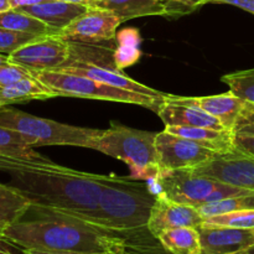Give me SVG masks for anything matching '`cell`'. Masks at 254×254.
<instances>
[{"label": "cell", "instance_id": "d4e9b609", "mask_svg": "<svg viewBox=\"0 0 254 254\" xmlns=\"http://www.w3.org/2000/svg\"><path fill=\"white\" fill-rule=\"evenodd\" d=\"M0 156L27 160L45 159L34 150V146L21 134L4 127H0Z\"/></svg>", "mask_w": 254, "mask_h": 254}, {"label": "cell", "instance_id": "4fadbf2b", "mask_svg": "<svg viewBox=\"0 0 254 254\" xmlns=\"http://www.w3.org/2000/svg\"><path fill=\"white\" fill-rule=\"evenodd\" d=\"M198 228L202 254H245L254 247V228L202 225Z\"/></svg>", "mask_w": 254, "mask_h": 254}, {"label": "cell", "instance_id": "836d02e7", "mask_svg": "<svg viewBox=\"0 0 254 254\" xmlns=\"http://www.w3.org/2000/svg\"><path fill=\"white\" fill-rule=\"evenodd\" d=\"M24 254H116L111 252H71V251H39L22 250Z\"/></svg>", "mask_w": 254, "mask_h": 254}, {"label": "cell", "instance_id": "d6a6232c", "mask_svg": "<svg viewBox=\"0 0 254 254\" xmlns=\"http://www.w3.org/2000/svg\"><path fill=\"white\" fill-rule=\"evenodd\" d=\"M235 144H236V148L240 149L241 151L254 156V136L253 135H241V134H236Z\"/></svg>", "mask_w": 254, "mask_h": 254}, {"label": "cell", "instance_id": "d6986e66", "mask_svg": "<svg viewBox=\"0 0 254 254\" xmlns=\"http://www.w3.org/2000/svg\"><path fill=\"white\" fill-rule=\"evenodd\" d=\"M165 131L189 139L217 154H226L236 149L235 135L230 130H217V129L203 128V127H180L166 126Z\"/></svg>", "mask_w": 254, "mask_h": 254}, {"label": "cell", "instance_id": "f1b7e54d", "mask_svg": "<svg viewBox=\"0 0 254 254\" xmlns=\"http://www.w3.org/2000/svg\"><path fill=\"white\" fill-rule=\"evenodd\" d=\"M44 36V35H41ZM37 35L25 34V32H16L11 30H6L0 27V54L10 55L24 45L36 40Z\"/></svg>", "mask_w": 254, "mask_h": 254}, {"label": "cell", "instance_id": "6da1fadb", "mask_svg": "<svg viewBox=\"0 0 254 254\" xmlns=\"http://www.w3.org/2000/svg\"><path fill=\"white\" fill-rule=\"evenodd\" d=\"M0 170L9 174L10 185L31 201V206L82 218L97 207L107 175L84 173L57 165L50 159L2 158Z\"/></svg>", "mask_w": 254, "mask_h": 254}, {"label": "cell", "instance_id": "60d3db41", "mask_svg": "<svg viewBox=\"0 0 254 254\" xmlns=\"http://www.w3.org/2000/svg\"><path fill=\"white\" fill-rule=\"evenodd\" d=\"M245 254H254V247L252 248V250H250L247 253H245Z\"/></svg>", "mask_w": 254, "mask_h": 254}, {"label": "cell", "instance_id": "5bb4252c", "mask_svg": "<svg viewBox=\"0 0 254 254\" xmlns=\"http://www.w3.org/2000/svg\"><path fill=\"white\" fill-rule=\"evenodd\" d=\"M165 99L174 103L196 107L210 116L215 117L222 123L226 130L233 131V133H235L238 117L246 103L245 99L240 98L231 91L208 97H180L168 94Z\"/></svg>", "mask_w": 254, "mask_h": 254}, {"label": "cell", "instance_id": "83f0119b", "mask_svg": "<svg viewBox=\"0 0 254 254\" xmlns=\"http://www.w3.org/2000/svg\"><path fill=\"white\" fill-rule=\"evenodd\" d=\"M205 225L233 228H254V210H241L207 217Z\"/></svg>", "mask_w": 254, "mask_h": 254}, {"label": "cell", "instance_id": "d590c367", "mask_svg": "<svg viewBox=\"0 0 254 254\" xmlns=\"http://www.w3.org/2000/svg\"><path fill=\"white\" fill-rule=\"evenodd\" d=\"M15 247H17V246L7 242V241L0 240V254H17L14 251Z\"/></svg>", "mask_w": 254, "mask_h": 254}, {"label": "cell", "instance_id": "f35d334b", "mask_svg": "<svg viewBox=\"0 0 254 254\" xmlns=\"http://www.w3.org/2000/svg\"><path fill=\"white\" fill-rule=\"evenodd\" d=\"M7 61H9V59H7V56H6V55H2V54H0V64H6Z\"/></svg>", "mask_w": 254, "mask_h": 254}, {"label": "cell", "instance_id": "ac0fdd59", "mask_svg": "<svg viewBox=\"0 0 254 254\" xmlns=\"http://www.w3.org/2000/svg\"><path fill=\"white\" fill-rule=\"evenodd\" d=\"M156 113L160 117L165 127H203V128L217 129V130H226L218 119L192 106L174 103L165 99L164 104L158 109Z\"/></svg>", "mask_w": 254, "mask_h": 254}, {"label": "cell", "instance_id": "4dcf8cb0", "mask_svg": "<svg viewBox=\"0 0 254 254\" xmlns=\"http://www.w3.org/2000/svg\"><path fill=\"white\" fill-rule=\"evenodd\" d=\"M235 134L254 136V103L246 102L235 127Z\"/></svg>", "mask_w": 254, "mask_h": 254}, {"label": "cell", "instance_id": "1f68e13d", "mask_svg": "<svg viewBox=\"0 0 254 254\" xmlns=\"http://www.w3.org/2000/svg\"><path fill=\"white\" fill-rule=\"evenodd\" d=\"M205 4H227L237 6L240 9L246 10V11L251 12L254 15V0H197L193 2V6L198 7L201 5Z\"/></svg>", "mask_w": 254, "mask_h": 254}, {"label": "cell", "instance_id": "3957f363", "mask_svg": "<svg viewBox=\"0 0 254 254\" xmlns=\"http://www.w3.org/2000/svg\"><path fill=\"white\" fill-rule=\"evenodd\" d=\"M156 197L151 184L107 175L97 207L81 220L118 233L146 228Z\"/></svg>", "mask_w": 254, "mask_h": 254}, {"label": "cell", "instance_id": "7a4b0ae2", "mask_svg": "<svg viewBox=\"0 0 254 254\" xmlns=\"http://www.w3.org/2000/svg\"><path fill=\"white\" fill-rule=\"evenodd\" d=\"M27 213L31 217L24 216L4 235L5 241L21 250L126 254V240L118 232L36 206H31Z\"/></svg>", "mask_w": 254, "mask_h": 254}, {"label": "cell", "instance_id": "44dd1931", "mask_svg": "<svg viewBox=\"0 0 254 254\" xmlns=\"http://www.w3.org/2000/svg\"><path fill=\"white\" fill-rule=\"evenodd\" d=\"M31 205V201L14 186L0 184V240L5 241V231L21 220Z\"/></svg>", "mask_w": 254, "mask_h": 254}, {"label": "cell", "instance_id": "5b68a950", "mask_svg": "<svg viewBox=\"0 0 254 254\" xmlns=\"http://www.w3.org/2000/svg\"><path fill=\"white\" fill-rule=\"evenodd\" d=\"M0 127L21 134L32 146L66 145L93 149L102 129L82 128L35 117L15 108H0Z\"/></svg>", "mask_w": 254, "mask_h": 254}, {"label": "cell", "instance_id": "8d00e7d4", "mask_svg": "<svg viewBox=\"0 0 254 254\" xmlns=\"http://www.w3.org/2000/svg\"><path fill=\"white\" fill-rule=\"evenodd\" d=\"M11 1L10 0H0V12H5L7 10H11Z\"/></svg>", "mask_w": 254, "mask_h": 254}, {"label": "cell", "instance_id": "7402d4cb", "mask_svg": "<svg viewBox=\"0 0 254 254\" xmlns=\"http://www.w3.org/2000/svg\"><path fill=\"white\" fill-rule=\"evenodd\" d=\"M159 242L171 254H202L198 228L180 227L164 231Z\"/></svg>", "mask_w": 254, "mask_h": 254}, {"label": "cell", "instance_id": "9a60e30c", "mask_svg": "<svg viewBox=\"0 0 254 254\" xmlns=\"http://www.w3.org/2000/svg\"><path fill=\"white\" fill-rule=\"evenodd\" d=\"M62 72H68V73L78 74V76L89 77L96 81L103 82L109 86L117 87V88L126 89V91L136 92V93L146 94V96L154 97H165L166 93L159 92L151 87L145 86L138 81H134L133 78L128 77L127 74L122 73V71L117 69L116 67H104L102 64H97L94 62L81 60V61H69L64 67L59 69Z\"/></svg>", "mask_w": 254, "mask_h": 254}, {"label": "cell", "instance_id": "4316f807", "mask_svg": "<svg viewBox=\"0 0 254 254\" xmlns=\"http://www.w3.org/2000/svg\"><path fill=\"white\" fill-rule=\"evenodd\" d=\"M230 91L246 102L254 103V68L225 74L222 77Z\"/></svg>", "mask_w": 254, "mask_h": 254}, {"label": "cell", "instance_id": "7c38bea8", "mask_svg": "<svg viewBox=\"0 0 254 254\" xmlns=\"http://www.w3.org/2000/svg\"><path fill=\"white\" fill-rule=\"evenodd\" d=\"M205 218L198 208L186 203L170 200L163 193H158L151 210L146 230L151 236L158 238L164 231L180 227H200Z\"/></svg>", "mask_w": 254, "mask_h": 254}, {"label": "cell", "instance_id": "603a6c76", "mask_svg": "<svg viewBox=\"0 0 254 254\" xmlns=\"http://www.w3.org/2000/svg\"><path fill=\"white\" fill-rule=\"evenodd\" d=\"M116 40L117 47L113 50V62L117 69L122 71L140 60V32L138 29L128 27L117 32Z\"/></svg>", "mask_w": 254, "mask_h": 254}, {"label": "cell", "instance_id": "74e56055", "mask_svg": "<svg viewBox=\"0 0 254 254\" xmlns=\"http://www.w3.org/2000/svg\"><path fill=\"white\" fill-rule=\"evenodd\" d=\"M61 1H69V2H79V4H86L88 5V2L91 0H61Z\"/></svg>", "mask_w": 254, "mask_h": 254}, {"label": "cell", "instance_id": "30bf717a", "mask_svg": "<svg viewBox=\"0 0 254 254\" xmlns=\"http://www.w3.org/2000/svg\"><path fill=\"white\" fill-rule=\"evenodd\" d=\"M122 22L121 17L111 10L88 6L84 14L73 20L59 35L76 44H98L116 39L117 29Z\"/></svg>", "mask_w": 254, "mask_h": 254}, {"label": "cell", "instance_id": "ab89813d", "mask_svg": "<svg viewBox=\"0 0 254 254\" xmlns=\"http://www.w3.org/2000/svg\"><path fill=\"white\" fill-rule=\"evenodd\" d=\"M161 1H186V0H161Z\"/></svg>", "mask_w": 254, "mask_h": 254}, {"label": "cell", "instance_id": "484cf974", "mask_svg": "<svg viewBox=\"0 0 254 254\" xmlns=\"http://www.w3.org/2000/svg\"><path fill=\"white\" fill-rule=\"evenodd\" d=\"M241 210H254V192L247 193V195L233 196V197L225 198V200L217 201V202L206 203V205L198 207V211L203 218Z\"/></svg>", "mask_w": 254, "mask_h": 254}, {"label": "cell", "instance_id": "f546056e", "mask_svg": "<svg viewBox=\"0 0 254 254\" xmlns=\"http://www.w3.org/2000/svg\"><path fill=\"white\" fill-rule=\"evenodd\" d=\"M30 76H32V73L29 69L24 68L19 64H12L10 61H7L4 64H0V87L7 86V84L14 83V82Z\"/></svg>", "mask_w": 254, "mask_h": 254}, {"label": "cell", "instance_id": "cb8c5ba5", "mask_svg": "<svg viewBox=\"0 0 254 254\" xmlns=\"http://www.w3.org/2000/svg\"><path fill=\"white\" fill-rule=\"evenodd\" d=\"M0 27L16 32H25L41 36V35L59 34L56 30L47 26L45 22L17 9L0 12Z\"/></svg>", "mask_w": 254, "mask_h": 254}, {"label": "cell", "instance_id": "2e32d148", "mask_svg": "<svg viewBox=\"0 0 254 254\" xmlns=\"http://www.w3.org/2000/svg\"><path fill=\"white\" fill-rule=\"evenodd\" d=\"M168 2L161 0H91L88 6L111 10L124 22L135 17L179 15L178 9Z\"/></svg>", "mask_w": 254, "mask_h": 254}, {"label": "cell", "instance_id": "ffe728a7", "mask_svg": "<svg viewBox=\"0 0 254 254\" xmlns=\"http://www.w3.org/2000/svg\"><path fill=\"white\" fill-rule=\"evenodd\" d=\"M57 94L45 86L36 77L30 76L20 81L0 87V108L10 104L24 103L35 99L55 98Z\"/></svg>", "mask_w": 254, "mask_h": 254}, {"label": "cell", "instance_id": "ba28073f", "mask_svg": "<svg viewBox=\"0 0 254 254\" xmlns=\"http://www.w3.org/2000/svg\"><path fill=\"white\" fill-rule=\"evenodd\" d=\"M72 56L71 42L59 34L44 35L7 55L10 62L30 72L59 71Z\"/></svg>", "mask_w": 254, "mask_h": 254}, {"label": "cell", "instance_id": "8fae6325", "mask_svg": "<svg viewBox=\"0 0 254 254\" xmlns=\"http://www.w3.org/2000/svg\"><path fill=\"white\" fill-rule=\"evenodd\" d=\"M191 170L221 183L254 191V156L237 148L230 153L218 154L211 161Z\"/></svg>", "mask_w": 254, "mask_h": 254}, {"label": "cell", "instance_id": "52a82bcc", "mask_svg": "<svg viewBox=\"0 0 254 254\" xmlns=\"http://www.w3.org/2000/svg\"><path fill=\"white\" fill-rule=\"evenodd\" d=\"M150 183L158 186V193H163L170 200L186 203L196 208L206 203L254 192L221 183L212 178L198 175L191 169L160 171L158 178Z\"/></svg>", "mask_w": 254, "mask_h": 254}, {"label": "cell", "instance_id": "8992f818", "mask_svg": "<svg viewBox=\"0 0 254 254\" xmlns=\"http://www.w3.org/2000/svg\"><path fill=\"white\" fill-rule=\"evenodd\" d=\"M40 82L49 87L57 94V97H74V98L98 99V101L119 102V103L138 104L154 112L165 102V97H154L136 92L126 91L109 86L103 82L78 74L62 71H41L31 72Z\"/></svg>", "mask_w": 254, "mask_h": 254}, {"label": "cell", "instance_id": "277c9868", "mask_svg": "<svg viewBox=\"0 0 254 254\" xmlns=\"http://www.w3.org/2000/svg\"><path fill=\"white\" fill-rule=\"evenodd\" d=\"M156 134L112 123L108 129L102 131L93 149L128 164L129 178L151 181L160 173Z\"/></svg>", "mask_w": 254, "mask_h": 254}, {"label": "cell", "instance_id": "e575fe53", "mask_svg": "<svg viewBox=\"0 0 254 254\" xmlns=\"http://www.w3.org/2000/svg\"><path fill=\"white\" fill-rule=\"evenodd\" d=\"M12 9H20V7L31 6V5L41 4V2L49 1V0H10Z\"/></svg>", "mask_w": 254, "mask_h": 254}, {"label": "cell", "instance_id": "9c48e42d", "mask_svg": "<svg viewBox=\"0 0 254 254\" xmlns=\"http://www.w3.org/2000/svg\"><path fill=\"white\" fill-rule=\"evenodd\" d=\"M156 150L160 171L196 169L218 155L195 141L165 130L156 134Z\"/></svg>", "mask_w": 254, "mask_h": 254}, {"label": "cell", "instance_id": "e0dca14e", "mask_svg": "<svg viewBox=\"0 0 254 254\" xmlns=\"http://www.w3.org/2000/svg\"><path fill=\"white\" fill-rule=\"evenodd\" d=\"M17 10L41 20L47 26L56 30L60 34L73 20L84 14L88 10V5L79 4V2L61 1V0H49V1L41 2V4L20 7Z\"/></svg>", "mask_w": 254, "mask_h": 254}]
</instances>
